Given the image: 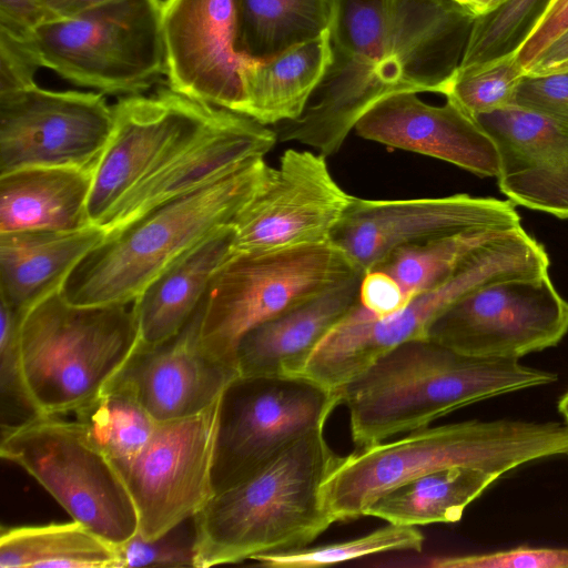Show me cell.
Wrapping results in <instances>:
<instances>
[{"instance_id":"6da1fadb","label":"cell","mask_w":568,"mask_h":568,"mask_svg":"<svg viewBox=\"0 0 568 568\" xmlns=\"http://www.w3.org/2000/svg\"><path fill=\"white\" fill-rule=\"evenodd\" d=\"M477 16L456 0H329L331 61L277 140L335 154L358 119L397 92H447Z\"/></svg>"},{"instance_id":"7a4b0ae2","label":"cell","mask_w":568,"mask_h":568,"mask_svg":"<svg viewBox=\"0 0 568 568\" xmlns=\"http://www.w3.org/2000/svg\"><path fill=\"white\" fill-rule=\"evenodd\" d=\"M557 379L519 359L467 355L425 337L393 348L338 392L358 449L469 404Z\"/></svg>"},{"instance_id":"3957f363","label":"cell","mask_w":568,"mask_h":568,"mask_svg":"<svg viewBox=\"0 0 568 568\" xmlns=\"http://www.w3.org/2000/svg\"><path fill=\"white\" fill-rule=\"evenodd\" d=\"M341 458L322 427L248 479L214 494L194 516L195 568L308 546L335 523L322 487Z\"/></svg>"},{"instance_id":"277c9868","label":"cell","mask_w":568,"mask_h":568,"mask_svg":"<svg viewBox=\"0 0 568 568\" xmlns=\"http://www.w3.org/2000/svg\"><path fill=\"white\" fill-rule=\"evenodd\" d=\"M556 455L568 456L566 423L473 419L427 426L342 457L322 496L335 521L349 520L363 517L384 491L427 473L467 466L503 476Z\"/></svg>"},{"instance_id":"5b68a950","label":"cell","mask_w":568,"mask_h":568,"mask_svg":"<svg viewBox=\"0 0 568 568\" xmlns=\"http://www.w3.org/2000/svg\"><path fill=\"white\" fill-rule=\"evenodd\" d=\"M267 168L264 158L257 159L106 232L71 271L62 296L82 306L132 303L172 263L232 224Z\"/></svg>"},{"instance_id":"8992f818","label":"cell","mask_w":568,"mask_h":568,"mask_svg":"<svg viewBox=\"0 0 568 568\" xmlns=\"http://www.w3.org/2000/svg\"><path fill=\"white\" fill-rule=\"evenodd\" d=\"M140 342L133 302L74 305L61 290L28 310L20 354L29 390L43 415L75 412L95 398Z\"/></svg>"},{"instance_id":"52a82bcc","label":"cell","mask_w":568,"mask_h":568,"mask_svg":"<svg viewBox=\"0 0 568 568\" xmlns=\"http://www.w3.org/2000/svg\"><path fill=\"white\" fill-rule=\"evenodd\" d=\"M163 0H111L22 34L40 68L103 94L144 93L165 77Z\"/></svg>"},{"instance_id":"ba28073f","label":"cell","mask_w":568,"mask_h":568,"mask_svg":"<svg viewBox=\"0 0 568 568\" xmlns=\"http://www.w3.org/2000/svg\"><path fill=\"white\" fill-rule=\"evenodd\" d=\"M358 274L332 242L233 253L210 285L202 346L236 367V348L247 332Z\"/></svg>"},{"instance_id":"9c48e42d","label":"cell","mask_w":568,"mask_h":568,"mask_svg":"<svg viewBox=\"0 0 568 568\" xmlns=\"http://www.w3.org/2000/svg\"><path fill=\"white\" fill-rule=\"evenodd\" d=\"M58 416L1 433V457L36 478L73 520L119 547L139 531L130 493L83 426Z\"/></svg>"},{"instance_id":"30bf717a","label":"cell","mask_w":568,"mask_h":568,"mask_svg":"<svg viewBox=\"0 0 568 568\" xmlns=\"http://www.w3.org/2000/svg\"><path fill=\"white\" fill-rule=\"evenodd\" d=\"M339 392L303 376L237 375L220 397L213 495L255 475L301 437L325 427Z\"/></svg>"},{"instance_id":"8fae6325","label":"cell","mask_w":568,"mask_h":568,"mask_svg":"<svg viewBox=\"0 0 568 568\" xmlns=\"http://www.w3.org/2000/svg\"><path fill=\"white\" fill-rule=\"evenodd\" d=\"M229 111L166 84L151 94L120 98L113 104L111 138L93 172L89 201L92 224L104 230L131 193L217 125Z\"/></svg>"},{"instance_id":"7c38bea8","label":"cell","mask_w":568,"mask_h":568,"mask_svg":"<svg viewBox=\"0 0 568 568\" xmlns=\"http://www.w3.org/2000/svg\"><path fill=\"white\" fill-rule=\"evenodd\" d=\"M518 274L514 251L501 241H493L448 281L415 295L394 314L376 317L357 301L318 343L298 376L337 392L393 348L425 338L434 320L466 293Z\"/></svg>"},{"instance_id":"4fadbf2b","label":"cell","mask_w":568,"mask_h":568,"mask_svg":"<svg viewBox=\"0 0 568 568\" xmlns=\"http://www.w3.org/2000/svg\"><path fill=\"white\" fill-rule=\"evenodd\" d=\"M568 332V301L548 274L484 284L446 307L426 337L467 355L519 359Z\"/></svg>"},{"instance_id":"5bb4252c","label":"cell","mask_w":568,"mask_h":568,"mask_svg":"<svg viewBox=\"0 0 568 568\" xmlns=\"http://www.w3.org/2000/svg\"><path fill=\"white\" fill-rule=\"evenodd\" d=\"M113 125V105L97 91L33 83L0 92V175L33 166L94 171Z\"/></svg>"},{"instance_id":"9a60e30c","label":"cell","mask_w":568,"mask_h":568,"mask_svg":"<svg viewBox=\"0 0 568 568\" xmlns=\"http://www.w3.org/2000/svg\"><path fill=\"white\" fill-rule=\"evenodd\" d=\"M219 403L186 418L158 423L135 455L112 462L134 503L143 538L154 539L195 516L213 496Z\"/></svg>"},{"instance_id":"2e32d148","label":"cell","mask_w":568,"mask_h":568,"mask_svg":"<svg viewBox=\"0 0 568 568\" xmlns=\"http://www.w3.org/2000/svg\"><path fill=\"white\" fill-rule=\"evenodd\" d=\"M353 195L334 180L326 156L286 150L267 168L232 222L233 252H266L332 242Z\"/></svg>"},{"instance_id":"e0dca14e","label":"cell","mask_w":568,"mask_h":568,"mask_svg":"<svg viewBox=\"0 0 568 568\" xmlns=\"http://www.w3.org/2000/svg\"><path fill=\"white\" fill-rule=\"evenodd\" d=\"M511 201L454 194L443 197L368 200L352 197L332 235L362 274L393 251L470 229L520 226Z\"/></svg>"},{"instance_id":"ac0fdd59","label":"cell","mask_w":568,"mask_h":568,"mask_svg":"<svg viewBox=\"0 0 568 568\" xmlns=\"http://www.w3.org/2000/svg\"><path fill=\"white\" fill-rule=\"evenodd\" d=\"M237 0H163L165 82L172 90L243 114Z\"/></svg>"},{"instance_id":"d6986e66","label":"cell","mask_w":568,"mask_h":568,"mask_svg":"<svg viewBox=\"0 0 568 568\" xmlns=\"http://www.w3.org/2000/svg\"><path fill=\"white\" fill-rule=\"evenodd\" d=\"M205 298L175 335L155 345L139 344L106 384L131 394L156 423L205 410L239 375L236 367L215 359L202 346Z\"/></svg>"},{"instance_id":"ffe728a7","label":"cell","mask_w":568,"mask_h":568,"mask_svg":"<svg viewBox=\"0 0 568 568\" xmlns=\"http://www.w3.org/2000/svg\"><path fill=\"white\" fill-rule=\"evenodd\" d=\"M474 119L497 149L500 191L514 204L568 219V126L514 104Z\"/></svg>"},{"instance_id":"44dd1931","label":"cell","mask_w":568,"mask_h":568,"mask_svg":"<svg viewBox=\"0 0 568 568\" xmlns=\"http://www.w3.org/2000/svg\"><path fill=\"white\" fill-rule=\"evenodd\" d=\"M363 139L449 162L478 176H497L499 158L490 136L449 100L430 105L415 92L392 93L356 122Z\"/></svg>"},{"instance_id":"7402d4cb","label":"cell","mask_w":568,"mask_h":568,"mask_svg":"<svg viewBox=\"0 0 568 568\" xmlns=\"http://www.w3.org/2000/svg\"><path fill=\"white\" fill-rule=\"evenodd\" d=\"M355 275L254 327L240 341L239 375L298 376L324 336L358 301Z\"/></svg>"},{"instance_id":"603a6c76","label":"cell","mask_w":568,"mask_h":568,"mask_svg":"<svg viewBox=\"0 0 568 568\" xmlns=\"http://www.w3.org/2000/svg\"><path fill=\"white\" fill-rule=\"evenodd\" d=\"M105 233L94 224L77 231L0 233V301L24 315L62 288Z\"/></svg>"},{"instance_id":"cb8c5ba5","label":"cell","mask_w":568,"mask_h":568,"mask_svg":"<svg viewBox=\"0 0 568 568\" xmlns=\"http://www.w3.org/2000/svg\"><path fill=\"white\" fill-rule=\"evenodd\" d=\"M93 170L33 166L0 175V233L77 231L92 225Z\"/></svg>"},{"instance_id":"d4e9b609","label":"cell","mask_w":568,"mask_h":568,"mask_svg":"<svg viewBox=\"0 0 568 568\" xmlns=\"http://www.w3.org/2000/svg\"><path fill=\"white\" fill-rule=\"evenodd\" d=\"M234 229L226 225L159 274L133 301L140 342L155 345L175 335L193 316L210 285L234 253Z\"/></svg>"},{"instance_id":"484cf974","label":"cell","mask_w":568,"mask_h":568,"mask_svg":"<svg viewBox=\"0 0 568 568\" xmlns=\"http://www.w3.org/2000/svg\"><path fill=\"white\" fill-rule=\"evenodd\" d=\"M329 61L328 29L272 58L257 60L246 57L241 69L243 114L264 125L298 119Z\"/></svg>"},{"instance_id":"4316f807","label":"cell","mask_w":568,"mask_h":568,"mask_svg":"<svg viewBox=\"0 0 568 568\" xmlns=\"http://www.w3.org/2000/svg\"><path fill=\"white\" fill-rule=\"evenodd\" d=\"M499 477L467 466L427 473L381 494L364 516L404 526L457 523L466 507Z\"/></svg>"},{"instance_id":"83f0119b","label":"cell","mask_w":568,"mask_h":568,"mask_svg":"<svg viewBox=\"0 0 568 568\" xmlns=\"http://www.w3.org/2000/svg\"><path fill=\"white\" fill-rule=\"evenodd\" d=\"M0 567L121 568V562L115 546L73 520L2 528Z\"/></svg>"},{"instance_id":"f1b7e54d","label":"cell","mask_w":568,"mask_h":568,"mask_svg":"<svg viewBox=\"0 0 568 568\" xmlns=\"http://www.w3.org/2000/svg\"><path fill=\"white\" fill-rule=\"evenodd\" d=\"M240 53L267 59L323 34L329 0H237Z\"/></svg>"},{"instance_id":"f546056e","label":"cell","mask_w":568,"mask_h":568,"mask_svg":"<svg viewBox=\"0 0 568 568\" xmlns=\"http://www.w3.org/2000/svg\"><path fill=\"white\" fill-rule=\"evenodd\" d=\"M513 229V227H511ZM508 229L478 227L399 247L376 267L413 298L453 277L487 242Z\"/></svg>"},{"instance_id":"4dcf8cb0","label":"cell","mask_w":568,"mask_h":568,"mask_svg":"<svg viewBox=\"0 0 568 568\" xmlns=\"http://www.w3.org/2000/svg\"><path fill=\"white\" fill-rule=\"evenodd\" d=\"M74 414L93 444L112 462L135 455L158 425L131 394L111 386Z\"/></svg>"},{"instance_id":"1f68e13d","label":"cell","mask_w":568,"mask_h":568,"mask_svg":"<svg viewBox=\"0 0 568 568\" xmlns=\"http://www.w3.org/2000/svg\"><path fill=\"white\" fill-rule=\"evenodd\" d=\"M424 536L415 526L389 524L347 541L286 551L258 554L251 559L272 568H314L329 566L373 554L398 550L419 552Z\"/></svg>"},{"instance_id":"d6a6232c","label":"cell","mask_w":568,"mask_h":568,"mask_svg":"<svg viewBox=\"0 0 568 568\" xmlns=\"http://www.w3.org/2000/svg\"><path fill=\"white\" fill-rule=\"evenodd\" d=\"M550 0H508L477 17L458 70H468L513 54L525 41Z\"/></svg>"},{"instance_id":"836d02e7","label":"cell","mask_w":568,"mask_h":568,"mask_svg":"<svg viewBox=\"0 0 568 568\" xmlns=\"http://www.w3.org/2000/svg\"><path fill=\"white\" fill-rule=\"evenodd\" d=\"M23 314L3 302L0 306V427L19 428L43 413L34 402L23 373L20 324Z\"/></svg>"},{"instance_id":"e575fe53","label":"cell","mask_w":568,"mask_h":568,"mask_svg":"<svg viewBox=\"0 0 568 568\" xmlns=\"http://www.w3.org/2000/svg\"><path fill=\"white\" fill-rule=\"evenodd\" d=\"M525 74L513 53L477 68L457 71L445 97L475 118L511 105Z\"/></svg>"},{"instance_id":"d590c367","label":"cell","mask_w":568,"mask_h":568,"mask_svg":"<svg viewBox=\"0 0 568 568\" xmlns=\"http://www.w3.org/2000/svg\"><path fill=\"white\" fill-rule=\"evenodd\" d=\"M116 549L121 568H195L196 526L194 516L154 539H145L138 531Z\"/></svg>"},{"instance_id":"8d00e7d4","label":"cell","mask_w":568,"mask_h":568,"mask_svg":"<svg viewBox=\"0 0 568 568\" xmlns=\"http://www.w3.org/2000/svg\"><path fill=\"white\" fill-rule=\"evenodd\" d=\"M418 566L433 568H568V549L521 546L504 551L425 558Z\"/></svg>"},{"instance_id":"74e56055","label":"cell","mask_w":568,"mask_h":568,"mask_svg":"<svg viewBox=\"0 0 568 568\" xmlns=\"http://www.w3.org/2000/svg\"><path fill=\"white\" fill-rule=\"evenodd\" d=\"M513 104L568 126V70L541 75L525 74Z\"/></svg>"},{"instance_id":"f35d334b","label":"cell","mask_w":568,"mask_h":568,"mask_svg":"<svg viewBox=\"0 0 568 568\" xmlns=\"http://www.w3.org/2000/svg\"><path fill=\"white\" fill-rule=\"evenodd\" d=\"M568 30V0H550L525 41L515 52L521 69L527 70Z\"/></svg>"},{"instance_id":"ab89813d","label":"cell","mask_w":568,"mask_h":568,"mask_svg":"<svg viewBox=\"0 0 568 568\" xmlns=\"http://www.w3.org/2000/svg\"><path fill=\"white\" fill-rule=\"evenodd\" d=\"M39 69L21 34L0 29V92L37 83Z\"/></svg>"},{"instance_id":"60d3db41","label":"cell","mask_w":568,"mask_h":568,"mask_svg":"<svg viewBox=\"0 0 568 568\" xmlns=\"http://www.w3.org/2000/svg\"><path fill=\"white\" fill-rule=\"evenodd\" d=\"M412 298L385 271L372 268L364 273L358 290V303L376 317L400 311Z\"/></svg>"},{"instance_id":"b9f144b4","label":"cell","mask_w":568,"mask_h":568,"mask_svg":"<svg viewBox=\"0 0 568 568\" xmlns=\"http://www.w3.org/2000/svg\"><path fill=\"white\" fill-rule=\"evenodd\" d=\"M43 21L38 0H0V29L26 34Z\"/></svg>"},{"instance_id":"7bdbcfd3","label":"cell","mask_w":568,"mask_h":568,"mask_svg":"<svg viewBox=\"0 0 568 568\" xmlns=\"http://www.w3.org/2000/svg\"><path fill=\"white\" fill-rule=\"evenodd\" d=\"M568 62V30L535 61L526 74L541 75L556 72Z\"/></svg>"},{"instance_id":"ee69618b","label":"cell","mask_w":568,"mask_h":568,"mask_svg":"<svg viewBox=\"0 0 568 568\" xmlns=\"http://www.w3.org/2000/svg\"><path fill=\"white\" fill-rule=\"evenodd\" d=\"M45 20L71 17L111 0H38Z\"/></svg>"},{"instance_id":"f6af8a7d","label":"cell","mask_w":568,"mask_h":568,"mask_svg":"<svg viewBox=\"0 0 568 568\" xmlns=\"http://www.w3.org/2000/svg\"><path fill=\"white\" fill-rule=\"evenodd\" d=\"M470 9L477 17L495 11L508 0H457Z\"/></svg>"},{"instance_id":"bcb514c9","label":"cell","mask_w":568,"mask_h":568,"mask_svg":"<svg viewBox=\"0 0 568 568\" xmlns=\"http://www.w3.org/2000/svg\"><path fill=\"white\" fill-rule=\"evenodd\" d=\"M568 407V390L560 397L558 402V410Z\"/></svg>"},{"instance_id":"7dc6e473","label":"cell","mask_w":568,"mask_h":568,"mask_svg":"<svg viewBox=\"0 0 568 568\" xmlns=\"http://www.w3.org/2000/svg\"><path fill=\"white\" fill-rule=\"evenodd\" d=\"M559 413L564 416L565 423L568 425V407L559 409Z\"/></svg>"},{"instance_id":"c3c4849f","label":"cell","mask_w":568,"mask_h":568,"mask_svg":"<svg viewBox=\"0 0 568 568\" xmlns=\"http://www.w3.org/2000/svg\"><path fill=\"white\" fill-rule=\"evenodd\" d=\"M568 70V62L560 67L556 72Z\"/></svg>"},{"instance_id":"681fc988","label":"cell","mask_w":568,"mask_h":568,"mask_svg":"<svg viewBox=\"0 0 568 568\" xmlns=\"http://www.w3.org/2000/svg\"><path fill=\"white\" fill-rule=\"evenodd\" d=\"M457 1V0H456Z\"/></svg>"}]
</instances>
